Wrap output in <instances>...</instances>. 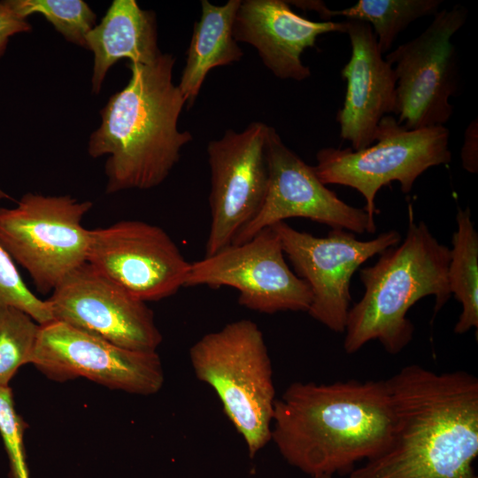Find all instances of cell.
<instances>
[{
	"mask_svg": "<svg viewBox=\"0 0 478 478\" xmlns=\"http://www.w3.org/2000/svg\"><path fill=\"white\" fill-rule=\"evenodd\" d=\"M385 382L394 420L390 443L350 478H477V378L409 365Z\"/></svg>",
	"mask_w": 478,
	"mask_h": 478,
	"instance_id": "1",
	"label": "cell"
},
{
	"mask_svg": "<svg viewBox=\"0 0 478 478\" xmlns=\"http://www.w3.org/2000/svg\"><path fill=\"white\" fill-rule=\"evenodd\" d=\"M393 422L385 380L295 382L275 399L271 440L304 473L333 475L384 451Z\"/></svg>",
	"mask_w": 478,
	"mask_h": 478,
	"instance_id": "2",
	"label": "cell"
},
{
	"mask_svg": "<svg viewBox=\"0 0 478 478\" xmlns=\"http://www.w3.org/2000/svg\"><path fill=\"white\" fill-rule=\"evenodd\" d=\"M175 59L161 53L150 64L129 62L131 77L101 110L89 140L92 158L108 155L106 193L150 189L161 184L193 137L178 129L186 104L173 82Z\"/></svg>",
	"mask_w": 478,
	"mask_h": 478,
	"instance_id": "3",
	"label": "cell"
},
{
	"mask_svg": "<svg viewBox=\"0 0 478 478\" xmlns=\"http://www.w3.org/2000/svg\"><path fill=\"white\" fill-rule=\"evenodd\" d=\"M377 261L359 269L365 288L350 308L343 348L352 354L377 340L392 355L412 341L414 327L406 315L420 299L435 296V313L451 296L448 282L451 249L439 243L423 221L415 222L409 205L404 241L383 251Z\"/></svg>",
	"mask_w": 478,
	"mask_h": 478,
	"instance_id": "4",
	"label": "cell"
},
{
	"mask_svg": "<svg viewBox=\"0 0 478 478\" xmlns=\"http://www.w3.org/2000/svg\"><path fill=\"white\" fill-rule=\"evenodd\" d=\"M189 359L196 377L218 395L253 458L271 440L275 402L262 331L250 320L230 322L197 340L189 349Z\"/></svg>",
	"mask_w": 478,
	"mask_h": 478,
	"instance_id": "5",
	"label": "cell"
},
{
	"mask_svg": "<svg viewBox=\"0 0 478 478\" xmlns=\"http://www.w3.org/2000/svg\"><path fill=\"white\" fill-rule=\"evenodd\" d=\"M450 132L445 126L406 129L391 115L378 125L374 143L355 150L326 147L316 154L313 170L325 184L352 188L365 198L363 208L375 223V197L382 187L398 181L409 193L415 181L430 167L451 162Z\"/></svg>",
	"mask_w": 478,
	"mask_h": 478,
	"instance_id": "6",
	"label": "cell"
},
{
	"mask_svg": "<svg viewBox=\"0 0 478 478\" xmlns=\"http://www.w3.org/2000/svg\"><path fill=\"white\" fill-rule=\"evenodd\" d=\"M91 201L69 195L27 193L13 208L0 207V243L42 293L52 292L87 262Z\"/></svg>",
	"mask_w": 478,
	"mask_h": 478,
	"instance_id": "7",
	"label": "cell"
},
{
	"mask_svg": "<svg viewBox=\"0 0 478 478\" xmlns=\"http://www.w3.org/2000/svg\"><path fill=\"white\" fill-rule=\"evenodd\" d=\"M467 12L459 4L438 11L421 34L385 56L397 78L396 119L406 129L444 126L451 119L450 98L459 89L451 38L466 23Z\"/></svg>",
	"mask_w": 478,
	"mask_h": 478,
	"instance_id": "8",
	"label": "cell"
},
{
	"mask_svg": "<svg viewBox=\"0 0 478 478\" xmlns=\"http://www.w3.org/2000/svg\"><path fill=\"white\" fill-rule=\"evenodd\" d=\"M285 257L278 235L267 227L244 243L190 263L184 287L233 288L238 303L258 312H308L311 289Z\"/></svg>",
	"mask_w": 478,
	"mask_h": 478,
	"instance_id": "9",
	"label": "cell"
},
{
	"mask_svg": "<svg viewBox=\"0 0 478 478\" xmlns=\"http://www.w3.org/2000/svg\"><path fill=\"white\" fill-rule=\"evenodd\" d=\"M278 235L294 273L310 287L309 315L335 333H344L351 308V280L370 258L401 242L397 230L381 233L368 241L343 229L318 237L285 221L271 227Z\"/></svg>",
	"mask_w": 478,
	"mask_h": 478,
	"instance_id": "10",
	"label": "cell"
},
{
	"mask_svg": "<svg viewBox=\"0 0 478 478\" xmlns=\"http://www.w3.org/2000/svg\"><path fill=\"white\" fill-rule=\"evenodd\" d=\"M31 364L56 382L85 377L143 396L157 393L164 383L156 351L125 349L59 320L40 325Z\"/></svg>",
	"mask_w": 478,
	"mask_h": 478,
	"instance_id": "11",
	"label": "cell"
},
{
	"mask_svg": "<svg viewBox=\"0 0 478 478\" xmlns=\"http://www.w3.org/2000/svg\"><path fill=\"white\" fill-rule=\"evenodd\" d=\"M87 263L145 303L176 294L190 266L162 227L135 220L89 229Z\"/></svg>",
	"mask_w": 478,
	"mask_h": 478,
	"instance_id": "12",
	"label": "cell"
},
{
	"mask_svg": "<svg viewBox=\"0 0 478 478\" xmlns=\"http://www.w3.org/2000/svg\"><path fill=\"white\" fill-rule=\"evenodd\" d=\"M266 158L268 180L263 203L232 244L244 243L261 230L292 218L308 219L353 234L375 233L376 225L365 210L348 204L328 189L313 167L290 150L270 126Z\"/></svg>",
	"mask_w": 478,
	"mask_h": 478,
	"instance_id": "13",
	"label": "cell"
},
{
	"mask_svg": "<svg viewBox=\"0 0 478 478\" xmlns=\"http://www.w3.org/2000/svg\"><path fill=\"white\" fill-rule=\"evenodd\" d=\"M268 127L263 122H251L243 131L228 129L208 143L211 222L205 256L232 244L260 209L268 180Z\"/></svg>",
	"mask_w": 478,
	"mask_h": 478,
	"instance_id": "14",
	"label": "cell"
},
{
	"mask_svg": "<svg viewBox=\"0 0 478 478\" xmlns=\"http://www.w3.org/2000/svg\"><path fill=\"white\" fill-rule=\"evenodd\" d=\"M47 302L54 320L117 346L153 352L162 342L153 312L146 303L100 274L87 262L71 272Z\"/></svg>",
	"mask_w": 478,
	"mask_h": 478,
	"instance_id": "15",
	"label": "cell"
},
{
	"mask_svg": "<svg viewBox=\"0 0 478 478\" xmlns=\"http://www.w3.org/2000/svg\"><path fill=\"white\" fill-rule=\"evenodd\" d=\"M351 54L341 71L346 81L343 107L336 120L341 137L355 150L374 143L382 119L397 108V78L392 66L382 57L370 25L345 20Z\"/></svg>",
	"mask_w": 478,
	"mask_h": 478,
	"instance_id": "16",
	"label": "cell"
},
{
	"mask_svg": "<svg viewBox=\"0 0 478 478\" xmlns=\"http://www.w3.org/2000/svg\"><path fill=\"white\" fill-rule=\"evenodd\" d=\"M332 32L345 33V21L310 20L282 0L242 1L233 26L235 41L252 45L274 75L297 81L311 76L301 55L320 35Z\"/></svg>",
	"mask_w": 478,
	"mask_h": 478,
	"instance_id": "17",
	"label": "cell"
},
{
	"mask_svg": "<svg viewBox=\"0 0 478 478\" xmlns=\"http://www.w3.org/2000/svg\"><path fill=\"white\" fill-rule=\"evenodd\" d=\"M94 54L92 91L97 94L107 71L118 61L150 64L160 54L155 13L135 0H114L101 22L86 35Z\"/></svg>",
	"mask_w": 478,
	"mask_h": 478,
	"instance_id": "18",
	"label": "cell"
},
{
	"mask_svg": "<svg viewBox=\"0 0 478 478\" xmlns=\"http://www.w3.org/2000/svg\"><path fill=\"white\" fill-rule=\"evenodd\" d=\"M241 0L223 5L201 1V17L195 23L187 50L186 65L177 85L189 107L196 100L207 73L217 66L239 61L243 51L233 35Z\"/></svg>",
	"mask_w": 478,
	"mask_h": 478,
	"instance_id": "19",
	"label": "cell"
},
{
	"mask_svg": "<svg viewBox=\"0 0 478 478\" xmlns=\"http://www.w3.org/2000/svg\"><path fill=\"white\" fill-rule=\"evenodd\" d=\"M456 222L448 282L451 294L462 306L454 327V332L462 335L478 328V233L472 221L469 207L459 208Z\"/></svg>",
	"mask_w": 478,
	"mask_h": 478,
	"instance_id": "20",
	"label": "cell"
},
{
	"mask_svg": "<svg viewBox=\"0 0 478 478\" xmlns=\"http://www.w3.org/2000/svg\"><path fill=\"white\" fill-rule=\"evenodd\" d=\"M442 3L441 0H359L347 8L330 10L329 17L342 16L370 25L383 55L411 23L424 16H434Z\"/></svg>",
	"mask_w": 478,
	"mask_h": 478,
	"instance_id": "21",
	"label": "cell"
},
{
	"mask_svg": "<svg viewBox=\"0 0 478 478\" xmlns=\"http://www.w3.org/2000/svg\"><path fill=\"white\" fill-rule=\"evenodd\" d=\"M40 324L27 313L14 308H0V388L9 382L18 369L31 363Z\"/></svg>",
	"mask_w": 478,
	"mask_h": 478,
	"instance_id": "22",
	"label": "cell"
},
{
	"mask_svg": "<svg viewBox=\"0 0 478 478\" xmlns=\"http://www.w3.org/2000/svg\"><path fill=\"white\" fill-rule=\"evenodd\" d=\"M21 18L40 13L67 41L86 47V35L95 27L96 14L82 0H8Z\"/></svg>",
	"mask_w": 478,
	"mask_h": 478,
	"instance_id": "23",
	"label": "cell"
},
{
	"mask_svg": "<svg viewBox=\"0 0 478 478\" xmlns=\"http://www.w3.org/2000/svg\"><path fill=\"white\" fill-rule=\"evenodd\" d=\"M4 307L17 308L40 325L54 320L47 300L40 299L28 289L0 243V308Z\"/></svg>",
	"mask_w": 478,
	"mask_h": 478,
	"instance_id": "24",
	"label": "cell"
},
{
	"mask_svg": "<svg viewBox=\"0 0 478 478\" xmlns=\"http://www.w3.org/2000/svg\"><path fill=\"white\" fill-rule=\"evenodd\" d=\"M26 427L15 410L11 388H0V435L9 457L11 478H29L23 443Z\"/></svg>",
	"mask_w": 478,
	"mask_h": 478,
	"instance_id": "25",
	"label": "cell"
},
{
	"mask_svg": "<svg viewBox=\"0 0 478 478\" xmlns=\"http://www.w3.org/2000/svg\"><path fill=\"white\" fill-rule=\"evenodd\" d=\"M31 29L27 19L18 15L7 1L0 2V57L4 54L11 36Z\"/></svg>",
	"mask_w": 478,
	"mask_h": 478,
	"instance_id": "26",
	"label": "cell"
},
{
	"mask_svg": "<svg viewBox=\"0 0 478 478\" xmlns=\"http://www.w3.org/2000/svg\"><path fill=\"white\" fill-rule=\"evenodd\" d=\"M463 168L471 173L478 172V121L474 119L466 129L460 151Z\"/></svg>",
	"mask_w": 478,
	"mask_h": 478,
	"instance_id": "27",
	"label": "cell"
},
{
	"mask_svg": "<svg viewBox=\"0 0 478 478\" xmlns=\"http://www.w3.org/2000/svg\"><path fill=\"white\" fill-rule=\"evenodd\" d=\"M312 478H333V475H329V474H320V475L312 476Z\"/></svg>",
	"mask_w": 478,
	"mask_h": 478,
	"instance_id": "28",
	"label": "cell"
},
{
	"mask_svg": "<svg viewBox=\"0 0 478 478\" xmlns=\"http://www.w3.org/2000/svg\"><path fill=\"white\" fill-rule=\"evenodd\" d=\"M0 198H10V197L0 189Z\"/></svg>",
	"mask_w": 478,
	"mask_h": 478,
	"instance_id": "29",
	"label": "cell"
}]
</instances>
